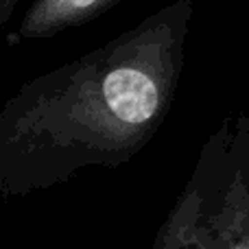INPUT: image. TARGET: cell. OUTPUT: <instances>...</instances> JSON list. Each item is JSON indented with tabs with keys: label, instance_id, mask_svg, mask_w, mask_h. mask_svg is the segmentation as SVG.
<instances>
[{
	"label": "cell",
	"instance_id": "obj_2",
	"mask_svg": "<svg viewBox=\"0 0 249 249\" xmlns=\"http://www.w3.org/2000/svg\"><path fill=\"white\" fill-rule=\"evenodd\" d=\"M151 249H249V116H228L206 138Z\"/></svg>",
	"mask_w": 249,
	"mask_h": 249
},
{
	"label": "cell",
	"instance_id": "obj_4",
	"mask_svg": "<svg viewBox=\"0 0 249 249\" xmlns=\"http://www.w3.org/2000/svg\"><path fill=\"white\" fill-rule=\"evenodd\" d=\"M18 4H20V0H0V26H4L11 20Z\"/></svg>",
	"mask_w": 249,
	"mask_h": 249
},
{
	"label": "cell",
	"instance_id": "obj_1",
	"mask_svg": "<svg viewBox=\"0 0 249 249\" xmlns=\"http://www.w3.org/2000/svg\"><path fill=\"white\" fill-rule=\"evenodd\" d=\"M193 16V0H173L22 83L0 107V201L136 158L171 114Z\"/></svg>",
	"mask_w": 249,
	"mask_h": 249
},
{
	"label": "cell",
	"instance_id": "obj_3",
	"mask_svg": "<svg viewBox=\"0 0 249 249\" xmlns=\"http://www.w3.org/2000/svg\"><path fill=\"white\" fill-rule=\"evenodd\" d=\"M123 0H33L18 29L7 37L9 46L46 39L101 18Z\"/></svg>",
	"mask_w": 249,
	"mask_h": 249
}]
</instances>
